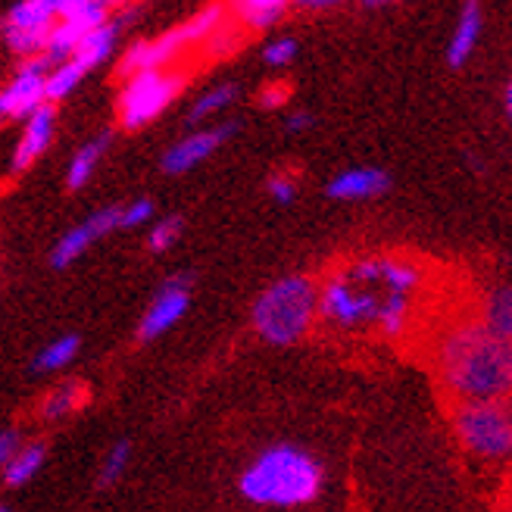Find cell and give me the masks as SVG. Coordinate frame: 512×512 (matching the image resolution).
Instances as JSON below:
<instances>
[{
  "mask_svg": "<svg viewBox=\"0 0 512 512\" xmlns=\"http://www.w3.org/2000/svg\"><path fill=\"white\" fill-rule=\"evenodd\" d=\"M85 75L88 72L79 63H72V60L57 63L54 69L47 72V79H44V100H63L75 85L85 79Z\"/></svg>",
  "mask_w": 512,
  "mask_h": 512,
  "instance_id": "obj_23",
  "label": "cell"
},
{
  "mask_svg": "<svg viewBox=\"0 0 512 512\" xmlns=\"http://www.w3.org/2000/svg\"><path fill=\"white\" fill-rule=\"evenodd\" d=\"M19 450V438L16 431H0V466L7 463V459Z\"/></svg>",
  "mask_w": 512,
  "mask_h": 512,
  "instance_id": "obj_32",
  "label": "cell"
},
{
  "mask_svg": "<svg viewBox=\"0 0 512 512\" xmlns=\"http://www.w3.org/2000/svg\"><path fill=\"white\" fill-rule=\"evenodd\" d=\"M375 325L384 338H397L406 331L409 325V297L406 294H384L381 306H378V316Z\"/></svg>",
  "mask_w": 512,
  "mask_h": 512,
  "instance_id": "obj_22",
  "label": "cell"
},
{
  "mask_svg": "<svg viewBox=\"0 0 512 512\" xmlns=\"http://www.w3.org/2000/svg\"><path fill=\"white\" fill-rule=\"evenodd\" d=\"M297 57V41L294 38H275L272 44H266L263 60L269 66H288Z\"/></svg>",
  "mask_w": 512,
  "mask_h": 512,
  "instance_id": "obj_28",
  "label": "cell"
},
{
  "mask_svg": "<svg viewBox=\"0 0 512 512\" xmlns=\"http://www.w3.org/2000/svg\"><path fill=\"white\" fill-rule=\"evenodd\" d=\"M182 228H185L182 219H178V216H166L163 222L153 225V232H150V238H147V250H153V253L169 250V247L178 241V235H182Z\"/></svg>",
  "mask_w": 512,
  "mask_h": 512,
  "instance_id": "obj_27",
  "label": "cell"
},
{
  "mask_svg": "<svg viewBox=\"0 0 512 512\" xmlns=\"http://www.w3.org/2000/svg\"><path fill=\"white\" fill-rule=\"evenodd\" d=\"M107 147H110V135H100V138L88 141L79 153H75L72 163H69V172H66V185H69L72 191H79V188L88 182L91 172H94L97 163H100V157L107 153Z\"/></svg>",
  "mask_w": 512,
  "mask_h": 512,
  "instance_id": "obj_21",
  "label": "cell"
},
{
  "mask_svg": "<svg viewBox=\"0 0 512 512\" xmlns=\"http://www.w3.org/2000/svg\"><path fill=\"white\" fill-rule=\"evenodd\" d=\"M322 466L306 450L272 447L260 453L241 475V494L256 506H303L322 491Z\"/></svg>",
  "mask_w": 512,
  "mask_h": 512,
  "instance_id": "obj_2",
  "label": "cell"
},
{
  "mask_svg": "<svg viewBox=\"0 0 512 512\" xmlns=\"http://www.w3.org/2000/svg\"><path fill=\"white\" fill-rule=\"evenodd\" d=\"M54 125H57V113L50 104L38 107L29 116V122H25V132H22L16 150H13V172H25L41 157V153L47 150V144H50V138H54Z\"/></svg>",
  "mask_w": 512,
  "mask_h": 512,
  "instance_id": "obj_11",
  "label": "cell"
},
{
  "mask_svg": "<svg viewBox=\"0 0 512 512\" xmlns=\"http://www.w3.org/2000/svg\"><path fill=\"white\" fill-rule=\"evenodd\" d=\"M128 19H135V13H122L119 19H110L107 25H100V29L88 32V35L79 41V47H75V54H72L69 60H72V63H79L85 72H91L94 66H100V63H104V60L113 54L116 38H119L122 25H125Z\"/></svg>",
  "mask_w": 512,
  "mask_h": 512,
  "instance_id": "obj_13",
  "label": "cell"
},
{
  "mask_svg": "<svg viewBox=\"0 0 512 512\" xmlns=\"http://www.w3.org/2000/svg\"><path fill=\"white\" fill-rule=\"evenodd\" d=\"M119 219H122V207H107V210H97L94 216H88L82 225L69 228V232L54 244V250H50V266H54V269L72 266L97 238L116 232Z\"/></svg>",
  "mask_w": 512,
  "mask_h": 512,
  "instance_id": "obj_9",
  "label": "cell"
},
{
  "mask_svg": "<svg viewBox=\"0 0 512 512\" xmlns=\"http://www.w3.org/2000/svg\"><path fill=\"white\" fill-rule=\"evenodd\" d=\"M128 456H132V444H128V441H119V444L107 453L104 466H100V475H97L100 488H110V484H116V481L122 478V472L128 469Z\"/></svg>",
  "mask_w": 512,
  "mask_h": 512,
  "instance_id": "obj_26",
  "label": "cell"
},
{
  "mask_svg": "<svg viewBox=\"0 0 512 512\" xmlns=\"http://www.w3.org/2000/svg\"><path fill=\"white\" fill-rule=\"evenodd\" d=\"M438 375L456 403L506 400L512 384V347L494 338L481 319L447 328L438 341Z\"/></svg>",
  "mask_w": 512,
  "mask_h": 512,
  "instance_id": "obj_1",
  "label": "cell"
},
{
  "mask_svg": "<svg viewBox=\"0 0 512 512\" xmlns=\"http://www.w3.org/2000/svg\"><path fill=\"white\" fill-rule=\"evenodd\" d=\"M291 97V85L288 82H269L263 91H260V107L263 110H281L288 104Z\"/></svg>",
  "mask_w": 512,
  "mask_h": 512,
  "instance_id": "obj_29",
  "label": "cell"
},
{
  "mask_svg": "<svg viewBox=\"0 0 512 512\" xmlns=\"http://www.w3.org/2000/svg\"><path fill=\"white\" fill-rule=\"evenodd\" d=\"M44 466V447L41 444H29L16 450L7 463H4V484L7 488H19V484H29Z\"/></svg>",
  "mask_w": 512,
  "mask_h": 512,
  "instance_id": "obj_20",
  "label": "cell"
},
{
  "mask_svg": "<svg viewBox=\"0 0 512 512\" xmlns=\"http://www.w3.org/2000/svg\"><path fill=\"white\" fill-rule=\"evenodd\" d=\"M82 341L75 338V335H63L57 341H50L41 353H38V360H35V369L38 372H54V369H63L75 360V353H79Z\"/></svg>",
  "mask_w": 512,
  "mask_h": 512,
  "instance_id": "obj_24",
  "label": "cell"
},
{
  "mask_svg": "<svg viewBox=\"0 0 512 512\" xmlns=\"http://www.w3.org/2000/svg\"><path fill=\"white\" fill-rule=\"evenodd\" d=\"M269 194H272L278 203H291V200H294V194H297L294 178H291V175H285V172L272 175V178H269Z\"/></svg>",
  "mask_w": 512,
  "mask_h": 512,
  "instance_id": "obj_31",
  "label": "cell"
},
{
  "mask_svg": "<svg viewBox=\"0 0 512 512\" xmlns=\"http://www.w3.org/2000/svg\"><path fill=\"white\" fill-rule=\"evenodd\" d=\"M388 188H391L388 172L363 166V169H347V172L331 178L328 197H335V200H366V197L384 194Z\"/></svg>",
  "mask_w": 512,
  "mask_h": 512,
  "instance_id": "obj_12",
  "label": "cell"
},
{
  "mask_svg": "<svg viewBox=\"0 0 512 512\" xmlns=\"http://www.w3.org/2000/svg\"><path fill=\"white\" fill-rule=\"evenodd\" d=\"M0 512H13V509H7V506H0Z\"/></svg>",
  "mask_w": 512,
  "mask_h": 512,
  "instance_id": "obj_35",
  "label": "cell"
},
{
  "mask_svg": "<svg viewBox=\"0 0 512 512\" xmlns=\"http://www.w3.org/2000/svg\"><path fill=\"white\" fill-rule=\"evenodd\" d=\"M506 110H509V116H512V85L506 88Z\"/></svg>",
  "mask_w": 512,
  "mask_h": 512,
  "instance_id": "obj_34",
  "label": "cell"
},
{
  "mask_svg": "<svg viewBox=\"0 0 512 512\" xmlns=\"http://www.w3.org/2000/svg\"><path fill=\"white\" fill-rule=\"evenodd\" d=\"M381 297L384 294H378L375 288L356 285L347 275H335V278H328L319 291V313L341 328H356L366 322L375 325Z\"/></svg>",
  "mask_w": 512,
  "mask_h": 512,
  "instance_id": "obj_6",
  "label": "cell"
},
{
  "mask_svg": "<svg viewBox=\"0 0 512 512\" xmlns=\"http://www.w3.org/2000/svg\"><path fill=\"white\" fill-rule=\"evenodd\" d=\"M191 300V278L188 275H175L160 288V294L153 297L150 310L144 313L141 325H138V338L141 341H153L160 338L163 331H169L178 319L185 316Z\"/></svg>",
  "mask_w": 512,
  "mask_h": 512,
  "instance_id": "obj_8",
  "label": "cell"
},
{
  "mask_svg": "<svg viewBox=\"0 0 512 512\" xmlns=\"http://www.w3.org/2000/svg\"><path fill=\"white\" fill-rule=\"evenodd\" d=\"M506 512H512V506H509V509H506Z\"/></svg>",
  "mask_w": 512,
  "mask_h": 512,
  "instance_id": "obj_37",
  "label": "cell"
},
{
  "mask_svg": "<svg viewBox=\"0 0 512 512\" xmlns=\"http://www.w3.org/2000/svg\"><path fill=\"white\" fill-rule=\"evenodd\" d=\"M316 313H319V288L313 285V278L288 275L260 294V300L253 303L250 322L263 341L288 347L297 344L313 328Z\"/></svg>",
  "mask_w": 512,
  "mask_h": 512,
  "instance_id": "obj_3",
  "label": "cell"
},
{
  "mask_svg": "<svg viewBox=\"0 0 512 512\" xmlns=\"http://www.w3.org/2000/svg\"><path fill=\"white\" fill-rule=\"evenodd\" d=\"M235 97H238V85H232V82L210 88L207 94H200V97L194 100V107H191V113H188V122H200V119H207V116L225 110L228 104H235Z\"/></svg>",
  "mask_w": 512,
  "mask_h": 512,
  "instance_id": "obj_25",
  "label": "cell"
},
{
  "mask_svg": "<svg viewBox=\"0 0 512 512\" xmlns=\"http://www.w3.org/2000/svg\"><path fill=\"white\" fill-rule=\"evenodd\" d=\"M285 0H241L235 4V19L244 29H272L275 22L285 19Z\"/></svg>",
  "mask_w": 512,
  "mask_h": 512,
  "instance_id": "obj_19",
  "label": "cell"
},
{
  "mask_svg": "<svg viewBox=\"0 0 512 512\" xmlns=\"http://www.w3.org/2000/svg\"><path fill=\"white\" fill-rule=\"evenodd\" d=\"M185 79L178 72L169 69H157V72H138L132 79H125L122 91H119V125L135 132V128H144L157 119L172 100L182 91Z\"/></svg>",
  "mask_w": 512,
  "mask_h": 512,
  "instance_id": "obj_5",
  "label": "cell"
},
{
  "mask_svg": "<svg viewBox=\"0 0 512 512\" xmlns=\"http://www.w3.org/2000/svg\"><path fill=\"white\" fill-rule=\"evenodd\" d=\"M50 63L44 54L25 60L16 72V79L0 91V119H29L38 107H44V79L50 72Z\"/></svg>",
  "mask_w": 512,
  "mask_h": 512,
  "instance_id": "obj_7",
  "label": "cell"
},
{
  "mask_svg": "<svg viewBox=\"0 0 512 512\" xmlns=\"http://www.w3.org/2000/svg\"><path fill=\"white\" fill-rule=\"evenodd\" d=\"M57 22V0H22L10 7L0 29L4 32H50Z\"/></svg>",
  "mask_w": 512,
  "mask_h": 512,
  "instance_id": "obj_14",
  "label": "cell"
},
{
  "mask_svg": "<svg viewBox=\"0 0 512 512\" xmlns=\"http://www.w3.org/2000/svg\"><path fill=\"white\" fill-rule=\"evenodd\" d=\"M453 431L459 444L481 459H512V403L481 400L453 406Z\"/></svg>",
  "mask_w": 512,
  "mask_h": 512,
  "instance_id": "obj_4",
  "label": "cell"
},
{
  "mask_svg": "<svg viewBox=\"0 0 512 512\" xmlns=\"http://www.w3.org/2000/svg\"><path fill=\"white\" fill-rule=\"evenodd\" d=\"M85 400H88V388L82 381H63L50 394H44L38 413H41V419H66L72 413H79Z\"/></svg>",
  "mask_w": 512,
  "mask_h": 512,
  "instance_id": "obj_17",
  "label": "cell"
},
{
  "mask_svg": "<svg viewBox=\"0 0 512 512\" xmlns=\"http://www.w3.org/2000/svg\"><path fill=\"white\" fill-rule=\"evenodd\" d=\"M478 319L494 338L512 347V288H494L488 300H484V310Z\"/></svg>",
  "mask_w": 512,
  "mask_h": 512,
  "instance_id": "obj_16",
  "label": "cell"
},
{
  "mask_svg": "<svg viewBox=\"0 0 512 512\" xmlns=\"http://www.w3.org/2000/svg\"><path fill=\"white\" fill-rule=\"evenodd\" d=\"M153 216V203L150 200H135L122 207V219H119V228H135L141 222H147Z\"/></svg>",
  "mask_w": 512,
  "mask_h": 512,
  "instance_id": "obj_30",
  "label": "cell"
},
{
  "mask_svg": "<svg viewBox=\"0 0 512 512\" xmlns=\"http://www.w3.org/2000/svg\"><path fill=\"white\" fill-rule=\"evenodd\" d=\"M509 397H512V384H509Z\"/></svg>",
  "mask_w": 512,
  "mask_h": 512,
  "instance_id": "obj_36",
  "label": "cell"
},
{
  "mask_svg": "<svg viewBox=\"0 0 512 512\" xmlns=\"http://www.w3.org/2000/svg\"><path fill=\"white\" fill-rule=\"evenodd\" d=\"M235 128H238L235 122L216 125V128H203V132H194V135L182 138L178 144H172V147L166 150V157H163V172H169V175H182V172L200 166L225 138H232Z\"/></svg>",
  "mask_w": 512,
  "mask_h": 512,
  "instance_id": "obj_10",
  "label": "cell"
},
{
  "mask_svg": "<svg viewBox=\"0 0 512 512\" xmlns=\"http://www.w3.org/2000/svg\"><path fill=\"white\" fill-rule=\"evenodd\" d=\"M478 35H481V7L478 4H466L463 13H459L456 32L450 38V47H447V63L453 69L466 66V60L472 57V50L478 44Z\"/></svg>",
  "mask_w": 512,
  "mask_h": 512,
  "instance_id": "obj_15",
  "label": "cell"
},
{
  "mask_svg": "<svg viewBox=\"0 0 512 512\" xmlns=\"http://www.w3.org/2000/svg\"><path fill=\"white\" fill-rule=\"evenodd\" d=\"M288 132H303V128H310L313 125V116L310 113H294V116H288Z\"/></svg>",
  "mask_w": 512,
  "mask_h": 512,
  "instance_id": "obj_33",
  "label": "cell"
},
{
  "mask_svg": "<svg viewBox=\"0 0 512 512\" xmlns=\"http://www.w3.org/2000/svg\"><path fill=\"white\" fill-rule=\"evenodd\" d=\"M57 19L75 25L82 35H88L110 22V7L97 4V0H57Z\"/></svg>",
  "mask_w": 512,
  "mask_h": 512,
  "instance_id": "obj_18",
  "label": "cell"
}]
</instances>
